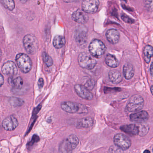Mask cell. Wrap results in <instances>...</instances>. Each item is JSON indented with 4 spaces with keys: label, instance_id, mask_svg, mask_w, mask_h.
I'll list each match as a JSON object with an SVG mask.
<instances>
[{
    "label": "cell",
    "instance_id": "cell-4",
    "mask_svg": "<svg viewBox=\"0 0 153 153\" xmlns=\"http://www.w3.org/2000/svg\"><path fill=\"white\" fill-rule=\"evenodd\" d=\"M88 49L91 55L96 58H101L106 50L105 45L98 39L93 40L89 44Z\"/></svg>",
    "mask_w": 153,
    "mask_h": 153
},
{
    "label": "cell",
    "instance_id": "cell-10",
    "mask_svg": "<svg viewBox=\"0 0 153 153\" xmlns=\"http://www.w3.org/2000/svg\"><path fill=\"white\" fill-rule=\"evenodd\" d=\"M19 125L17 119L14 115H10L5 118L2 123L3 128L6 131H12L16 129Z\"/></svg>",
    "mask_w": 153,
    "mask_h": 153
},
{
    "label": "cell",
    "instance_id": "cell-17",
    "mask_svg": "<svg viewBox=\"0 0 153 153\" xmlns=\"http://www.w3.org/2000/svg\"><path fill=\"white\" fill-rule=\"evenodd\" d=\"M109 80L114 84H118L122 80L121 73L118 70L113 69L110 71L109 72Z\"/></svg>",
    "mask_w": 153,
    "mask_h": 153
},
{
    "label": "cell",
    "instance_id": "cell-7",
    "mask_svg": "<svg viewBox=\"0 0 153 153\" xmlns=\"http://www.w3.org/2000/svg\"><path fill=\"white\" fill-rule=\"evenodd\" d=\"M78 63L79 66L86 69H93L96 65L97 61L90 54L83 52L79 55Z\"/></svg>",
    "mask_w": 153,
    "mask_h": 153
},
{
    "label": "cell",
    "instance_id": "cell-21",
    "mask_svg": "<svg viewBox=\"0 0 153 153\" xmlns=\"http://www.w3.org/2000/svg\"><path fill=\"white\" fill-rule=\"evenodd\" d=\"M105 62L109 67L112 68H116L119 66V61L117 58L111 54H108L106 55L105 58Z\"/></svg>",
    "mask_w": 153,
    "mask_h": 153
},
{
    "label": "cell",
    "instance_id": "cell-24",
    "mask_svg": "<svg viewBox=\"0 0 153 153\" xmlns=\"http://www.w3.org/2000/svg\"><path fill=\"white\" fill-rule=\"evenodd\" d=\"M10 103L14 107H19L24 104L25 102L22 99L16 97H10L9 100Z\"/></svg>",
    "mask_w": 153,
    "mask_h": 153
},
{
    "label": "cell",
    "instance_id": "cell-18",
    "mask_svg": "<svg viewBox=\"0 0 153 153\" xmlns=\"http://www.w3.org/2000/svg\"><path fill=\"white\" fill-rule=\"evenodd\" d=\"M120 129L123 132L130 135H136L138 134L139 128L135 124L125 125L120 127Z\"/></svg>",
    "mask_w": 153,
    "mask_h": 153
},
{
    "label": "cell",
    "instance_id": "cell-35",
    "mask_svg": "<svg viewBox=\"0 0 153 153\" xmlns=\"http://www.w3.org/2000/svg\"><path fill=\"white\" fill-rule=\"evenodd\" d=\"M0 79H1V86H2V85L4 84V77H3V76H2V74L1 75V78H0Z\"/></svg>",
    "mask_w": 153,
    "mask_h": 153
},
{
    "label": "cell",
    "instance_id": "cell-14",
    "mask_svg": "<svg viewBox=\"0 0 153 153\" xmlns=\"http://www.w3.org/2000/svg\"><path fill=\"white\" fill-rule=\"evenodd\" d=\"M149 118L147 112L145 111H140L136 113L131 114L130 115V119L131 121L138 123H143L146 121Z\"/></svg>",
    "mask_w": 153,
    "mask_h": 153
},
{
    "label": "cell",
    "instance_id": "cell-33",
    "mask_svg": "<svg viewBox=\"0 0 153 153\" xmlns=\"http://www.w3.org/2000/svg\"><path fill=\"white\" fill-rule=\"evenodd\" d=\"M39 140H40V139H39V137H38L37 135H34V136H33V138H32V140H31L30 142H28L27 146H33V145L35 143L38 142V141H39Z\"/></svg>",
    "mask_w": 153,
    "mask_h": 153
},
{
    "label": "cell",
    "instance_id": "cell-15",
    "mask_svg": "<svg viewBox=\"0 0 153 153\" xmlns=\"http://www.w3.org/2000/svg\"><path fill=\"white\" fill-rule=\"evenodd\" d=\"M105 35L107 40L112 44H116L120 41V33L116 29H109L106 32Z\"/></svg>",
    "mask_w": 153,
    "mask_h": 153
},
{
    "label": "cell",
    "instance_id": "cell-2",
    "mask_svg": "<svg viewBox=\"0 0 153 153\" xmlns=\"http://www.w3.org/2000/svg\"><path fill=\"white\" fill-rule=\"evenodd\" d=\"M61 107L63 111L68 113L84 114L88 111L85 105L69 101L62 102Z\"/></svg>",
    "mask_w": 153,
    "mask_h": 153
},
{
    "label": "cell",
    "instance_id": "cell-26",
    "mask_svg": "<svg viewBox=\"0 0 153 153\" xmlns=\"http://www.w3.org/2000/svg\"><path fill=\"white\" fill-rule=\"evenodd\" d=\"M42 58L44 62L47 67H50L52 66L53 64L52 59L46 52H44L43 53Z\"/></svg>",
    "mask_w": 153,
    "mask_h": 153
},
{
    "label": "cell",
    "instance_id": "cell-20",
    "mask_svg": "<svg viewBox=\"0 0 153 153\" xmlns=\"http://www.w3.org/2000/svg\"><path fill=\"white\" fill-rule=\"evenodd\" d=\"M9 83L15 89H20L24 85V80L21 77H17L16 78L10 77L9 79Z\"/></svg>",
    "mask_w": 153,
    "mask_h": 153
},
{
    "label": "cell",
    "instance_id": "cell-25",
    "mask_svg": "<svg viewBox=\"0 0 153 153\" xmlns=\"http://www.w3.org/2000/svg\"><path fill=\"white\" fill-rule=\"evenodd\" d=\"M1 2L5 8L9 10H12L15 8V1L13 0H2Z\"/></svg>",
    "mask_w": 153,
    "mask_h": 153
},
{
    "label": "cell",
    "instance_id": "cell-27",
    "mask_svg": "<svg viewBox=\"0 0 153 153\" xmlns=\"http://www.w3.org/2000/svg\"><path fill=\"white\" fill-rule=\"evenodd\" d=\"M139 128L138 135L141 137H143L146 135L149 130V127L147 124H141L140 125Z\"/></svg>",
    "mask_w": 153,
    "mask_h": 153
},
{
    "label": "cell",
    "instance_id": "cell-3",
    "mask_svg": "<svg viewBox=\"0 0 153 153\" xmlns=\"http://www.w3.org/2000/svg\"><path fill=\"white\" fill-rule=\"evenodd\" d=\"M23 44L28 54L33 55L37 52L39 44L37 38L34 35H26L23 39Z\"/></svg>",
    "mask_w": 153,
    "mask_h": 153
},
{
    "label": "cell",
    "instance_id": "cell-23",
    "mask_svg": "<svg viewBox=\"0 0 153 153\" xmlns=\"http://www.w3.org/2000/svg\"><path fill=\"white\" fill-rule=\"evenodd\" d=\"M66 40L62 36L56 35L53 40V45L57 49H60L65 44Z\"/></svg>",
    "mask_w": 153,
    "mask_h": 153
},
{
    "label": "cell",
    "instance_id": "cell-13",
    "mask_svg": "<svg viewBox=\"0 0 153 153\" xmlns=\"http://www.w3.org/2000/svg\"><path fill=\"white\" fill-rule=\"evenodd\" d=\"M72 19L74 21L79 24H85L88 20V16L83 10L78 9L73 12Z\"/></svg>",
    "mask_w": 153,
    "mask_h": 153
},
{
    "label": "cell",
    "instance_id": "cell-19",
    "mask_svg": "<svg viewBox=\"0 0 153 153\" xmlns=\"http://www.w3.org/2000/svg\"><path fill=\"white\" fill-rule=\"evenodd\" d=\"M134 69L133 66L129 63H126L123 67V74L126 79H130L134 75Z\"/></svg>",
    "mask_w": 153,
    "mask_h": 153
},
{
    "label": "cell",
    "instance_id": "cell-29",
    "mask_svg": "<svg viewBox=\"0 0 153 153\" xmlns=\"http://www.w3.org/2000/svg\"><path fill=\"white\" fill-rule=\"evenodd\" d=\"M109 153H123V150L115 145L111 146L109 148Z\"/></svg>",
    "mask_w": 153,
    "mask_h": 153
},
{
    "label": "cell",
    "instance_id": "cell-5",
    "mask_svg": "<svg viewBox=\"0 0 153 153\" xmlns=\"http://www.w3.org/2000/svg\"><path fill=\"white\" fill-rule=\"evenodd\" d=\"M16 59L19 68L23 73H28L32 69L33 62L27 54L19 53L17 55Z\"/></svg>",
    "mask_w": 153,
    "mask_h": 153
},
{
    "label": "cell",
    "instance_id": "cell-16",
    "mask_svg": "<svg viewBox=\"0 0 153 153\" xmlns=\"http://www.w3.org/2000/svg\"><path fill=\"white\" fill-rule=\"evenodd\" d=\"M94 124V120L92 117H87L81 118L77 122L76 127L77 128H87Z\"/></svg>",
    "mask_w": 153,
    "mask_h": 153
},
{
    "label": "cell",
    "instance_id": "cell-28",
    "mask_svg": "<svg viewBox=\"0 0 153 153\" xmlns=\"http://www.w3.org/2000/svg\"><path fill=\"white\" fill-rule=\"evenodd\" d=\"M85 34L86 33H84V31L83 33L81 31L80 33V31L79 30V33L76 35V40L77 42L80 44H84L85 42Z\"/></svg>",
    "mask_w": 153,
    "mask_h": 153
},
{
    "label": "cell",
    "instance_id": "cell-32",
    "mask_svg": "<svg viewBox=\"0 0 153 153\" xmlns=\"http://www.w3.org/2000/svg\"><path fill=\"white\" fill-rule=\"evenodd\" d=\"M145 6L149 11H153V1H146Z\"/></svg>",
    "mask_w": 153,
    "mask_h": 153
},
{
    "label": "cell",
    "instance_id": "cell-6",
    "mask_svg": "<svg viewBox=\"0 0 153 153\" xmlns=\"http://www.w3.org/2000/svg\"><path fill=\"white\" fill-rule=\"evenodd\" d=\"M144 105L143 97L139 95H134L131 97L126 105V109L128 111L135 112L140 111Z\"/></svg>",
    "mask_w": 153,
    "mask_h": 153
},
{
    "label": "cell",
    "instance_id": "cell-9",
    "mask_svg": "<svg viewBox=\"0 0 153 153\" xmlns=\"http://www.w3.org/2000/svg\"><path fill=\"white\" fill-rule=\"evenodd\" d=\"M99 4L98 0H85L82 2V10L88 14H94L98 10Z\"/></svg>",
    "mask_w": 153,
    "mask_h": 153
},
{
    "label": "cell",
    "instance_id": "cell-8",
    "mask_svg": "<svg viewBox=\"0 0 153 153\" xmlns=\"http://www.w3.org/2000/svg\"><path fill=\"white\" fill-rule=\"evenodd\" d=\"M114 145L122 150L128 149L131 146V141L126 135L122 133H118L114 138Z\"/></svg>",
    "mask_w": 153,
    "mask_h": 153
},
{
    "label": "cell",
    "instance_id": "cell-1",
    "mask_svg": "<svg viewBox=\"0 0 153 153\" xmlns=\"http://www.w3.org/2000/svg\"><path fill=\"white\" fill-rule=\"evenodd\" d=\"M79 142L77 136L75 134H71L61 142L59 146V152L60 153H72Z\"/></svg>",
    "mask_w": 153,
    "mask_h": 153
},
{
    "label": "cell",
    "instance_id": "cell-12",
    "mask_svg": "<svg viewBox=\"0 0 153 153\" xmlns=\"http://www.w3.org/2000/svg\"><path fill=\"white\" fill-rule=\"evenodd\" d=\"M74 88L76 93L79 97L89 101L93 99L94 97L93 94L85 86L77 84L75 85Z\"/></svg>",
    "mask_w": 153,
    "mask_h": 153
},
{
    "label": "cell",
    "instance_id": "cell-30",
    "mask_svg": "<svg viewBox=\"0 0 153 153\" xmlns=\"http://www.w3.org/2000/svg\"><path fill=\"white\" fill-rule=\"evenodd\" d=\"M121 19L124 22L129 24H132L134 22V19L131 18L128 16H127L126 14H123L121 16Z\"/></svg>",
    "mask_w": 153,
    "mask_h": 153
},
{
    "label": "cell",
    "instance_id": "cell-37",
    "mask_svg": "<svg viewBox=\"0 0 153 153\" xmlns=\"http://www.w3.org/2000/svg\"><path fill=\"white\" fill-rule=\"evenodd\" d=\"M143 153H150V152L149 150L146 149V150H145V151H144Z\"/></svg>",
    "mask_w": 153,
    "mask_h": 153
},
{
    "label": "cell",
    "instance_id": "cell-36",
    "mask_svg": "<svg viewBox=\"0 0 153 153\" xmlns=\"http://www.w3.org/2000/svg\"><path fill=\"white\" fill-rule=\"evenodd\" d=\"M150 73L151 76L153 77V62L151 63V66L150 67Z\"/></svg>",
    "mask_w": 153,
    "mask_h": 153
},
{
    "label": "cell",
    "instance_id": "cell-11",
    "mask_svg": "<svg viewBox=\"0 0 153 153\" xmlns=\"http://www.w3.org/2000/svg\"><path fill=\"white\" fill-rule=\"evenodd\" d=\"M1 71L4 75L12 77L17 74V67L15 62L9 61L2 65Z\"/></svg>",
    "mask_w": 153,
    "mask_h": 153
},
{
    "label": "cell",
    "instance_id": "cell-38",
    "mask_svg": "<svg viewBox=\"0 0 153 153\" xmlns=\"http://www.w3.org/2000/svg\"><path fill=\"white\" fill-rule=\"evenodd\" d=\"M151 92L153 95V86H152L151 87Z\"/></svg>",
    "mask_w": 153,
    "mask_h": 153
},
{
    "label": "cell",
    "instance_id": "cell-22",
    "mask_svg": "<svg viewBox=\"0 0 153 153\" xmlns=\"http://www.w3.org/2000/svg\"><path fill=\"white\" fill-rule=\"evenodd\" d=\"M144 58L145 61L149 63L151 59V57L153 56V48L150 45H146L144 48L143 51Z\"/></svg>",
    "mask_w": 153,
    "mask_h": 153
},
{
    "label": "cell",
    "instance_id": "cell-31",
    "mask_svg": "<svg viewBox=\"0 0 153 153\" xmlns=\"http://www.w3.org/2000/svg\"><path fill=\"white\" fill-rule=\"evenodd\" d=\"M95 85V82L94 80L92 79H89L87 81L85 85V86L87 88L88 90H92Z\"/></svg>",
    "mask_w": 153,
    "mask_h": 153
},
{
    "label": "cell",
    "instance_id": "cell-34",
    "mask_svg": "<svg viewBox=\"0 0 153 153\" xmlns=\"http://www.w3.org/2000/svg\"><path fill=\"white\" fill-rule=\"evenodd\" d=\"M44 85V80L42 78H41L39 79V80L38 82V86L39 88H42Z\"/></svg>",
    "mask_w": 153,
    "mask_h": 153
},
{
    "label": "cell",
    "instance_id": "cell-39",
    "mask_svg": "<svg viewBox=\"0 0 153 153\" xmlns=\"http://www.w3.org/2000/svg\"></svg>",
    "mask_w": 153,
    "mask_h": 153
}]
</instances>
